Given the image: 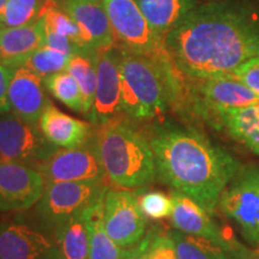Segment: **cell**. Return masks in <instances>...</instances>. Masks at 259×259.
<instances>
[{
	"instance_id": "836d02e7",
	"label": "cell",
	"mask_w": 259,
	"mask_h": 259,
	"mask_svg": "<svg viewBox=\"0 0 259 259\" xmlns=\"http://www.w3.org/2000/svg\"><path fill=\"white\" fill-rule=\"evenodd\" d=\"M149 242V235L148 233L145 234L143 240L135 245L134 247H130L126 251V253L122 259H144L145 251H147V246Z\"/></svg>"
},
{
	"instance_id": "4fadbf2b",
	"label": "cell",
	"mask_w": 259,
	"mask_h": 259,
	"mask_svg": "<svg viewBox=\"0 0 259 259\" xmlns=\"http://www.w3.org/2000/svg\"><path fill=\"white\" fill-rule=\"evenodd\" d=\"M36 169L46 184L70 183V181H96L106 183L107 178L90 144L76 149H58Z\"/></svg>"
},
{
	"instance_id": "7402d4cb",
	"label": "cell",
	"mask_w": 259,
	"mask_h": 259,
	"mask_svg": "<svg viewBox=\"0 0 259 259\" xmlns=\"http://www.w3.org/2000/svg\"><path fill=\"white\" fill-rule=\"evenodd\" d=\"M89 209L61 223L53 231L59 259H89Z\"/></svg>"
},
{
	"instance_id": "52a82bcc",
	"label": "cell",
	"mask_w": 259,
	"mask_h": 259,
	"mask_svg": "<svg viewBox=\"0 0 259 259\" xmlns=\"http://www.w3.org/2000/svg\"><path fill=\"white\" fill-rule=\"evenodd\" d=\"M58 149L42 135L38 124L12 112L0 113V160L36 168Z\"/></svg>"
},
{
	"instance_id": "d6a6232c",
	"label": "cell",
	"mask_w": 259,
	"mask_h": 259,
	"mask_svg": "<svg viewBox=\"0 0 259 259\" xmlns=\"http://www.w3.org/2000/svg\"><path fill=\"white\" fill-rule=\"evenodd\" d=\"M14 67L0 63V113L11 112L8 99V89Z\"/></svg>"
},
{
	"instance_id": "d6986e66",
	"label": "cell",
	"mask_w": 259,
	"mask_h": 259,
	"mask_svg": "<svg viewBox=\"0 0 259 259\" xmlns=\"http://www.w3.org/2000/svg\"><path fill=\"white\" fill-rule=\"evenodd\" d=\"M45 42L42 17L22 27L4 28L0 37V63L10 67L22 66L32 53L45 46Z\"/></svg>"
},
{
	"instance_id": "603a6c76",
	"label": "cell",
	"mask_w": 259,
	"mask_h": 259,
	"mask_svg": "<svg viewBox=\"0 0 259 259\" xmlns=\"http://www.w3.org/2000/svg\"><path fill=\"white\" fill-rule=\"evenodd\" d=\"M213 120L235 141L259 155V105L220 112Z\"/></svg>"
},
{
	"instance_id": "484cf974",
	"label": "cell",
	"mask_w": 259,
	"mask_h": 259,
	"mask_svg": "<svg viewBox=\"0 0 259 259\" xmlns=\"http://www.w3.org/2000/svg\"><path fill=\"white\" fill-rule=\"evenodd\" d=\"M67 71L78 83L83 96V113L87 115L92 109L96 93L97 72L95 54H73L70 58Z\"/></svg>"
},
{
	"instance_id": "2e32d148",
	"label": "cell",
	"mask_w": 259,
	"mask_h": 259,
	"mask_svg": "<svg viewBox=\"0 0 259 259\" xmlns=\"http://www.w3.org/2000/svg\"><path fill=\"white\" fill-rule=\"evenodd\" d=\"M59 4L78 24L90 50L115 47V37L103 0H59Z\"/></svg>"
},
{
	"instance_id": "f1b7e54d",
	"label": "cell",
	"mask_w": 259,
	"mask_h": 259,
	"mask_svg": "<svg viewBox=\"0 0 259 259\" xmlns=\"http://www.w3.org/2000/svg\"><path fill=\"white\" fill-rule=\"evenodd\" d=\"M70 58V56L63 52L53 50L48 46H42L29 57V59L24 63V66L45 79L51 74L66 70Z\"/></svg>"
},
{
	"instance_id": "d590c367",
	"label": "cell",
	"mask_w": 259,
	"mask_h": 259,
	"mask_svg": "<svg viewBox=\"0 0 259 259\" xmlns=\"http://www.w3.org/2000/svg\"><path fill=\"white\" fill-rule=\"evenodd\" d=\"M3 30H4V25L0 23V37H2V32H3Z\"/></svg>"
},
{
	"instance_id": "5b68a950",
	"label": "cell",
	"mask_w": 259,
	"mask_h": 259,
	"mask_svg": "<svg viewBox=\"0 0 259 259\" xmlns=\"http://www.w3.org/2000/svg\"><path fill=\"white\" fill-rule=\"evenodd\" d=\"M115 46L150 58L161 71L173 67L163 38L154 30L136 0H103Z\"/></svg>"
},
{
	"instance_id": "8d00e7d4",
	"label": "cell",
	"mask_w": 259,
	"mask_h": 259,
	"mask_svg": "<svg viewBox=\"0 0 259 259\" xmlns=\"http://www.w3.org/2000/svg\"><path fill=\"white\" fill-rule=\"evenodd\" d=\"M251 259H259V255H258V257H254V258H251Z\"/></svg>"
},
{
	"instance_id": "4316f807",
	"label": "cell",
	"mask_w": 259,
	"mask_h": 259,
	"mask_svg": "<svg viewBox=\"0 0 259 259\" xmlns=\"http://www.w3.org/2000/svg\"><path fill=\"white\" fill-rule=\"evenodd\" d=\"M45 85L58 101L74 112L83 113V96L77 80L67 70L53 73L44 79Z\"/></svg>"
},
{
	"instance_id": "e575fe53",
	"label": "cell",
	"mask_w": 259,
	"mask_h": 259,
	"mask_svg": "<svg viewBox=\"0 0 259 259\" xmlns=\"http://www.w3.org/2000/svg\"><path fill=\"white\" fill-rule=\"evenodd\" d=\"M6 4H8V0H0V23H2L3 16H4Z\"/></svg>"
},
{
	"instance_id": "277c9868",
	"label": "cell",
	"mask_w": 259,
	"mask_h": 259,
	"mask_svg": "<svg viewBox=\"0 0 259 259\" xmlns=\"http://www.w3.org/2000/svg\"><path fill=\"white\" fill-rule=\"evenodd\" d=\"M118 52L120 76V107L135 120H151L166 112L169 96L163 74L150 58L120 46Z\"/></svg>"
},
{
	"instance_id": "9c48e42d",
	"label": "cell",
	"mask_w": 259,
	"mask_h": 259,
	"mask_svg": "<svg viewBox=\"0 0 259 259\" xmlns=\"http://www.w3.org/2000/svg\"><path fill=\"white\" fill-rule=\"evenodd\" d=\"M103 223L112 240L122 248L134 247L147 234V216L137 197L127 190L108 187L103 199Z\"/></svg>"
},
{
	"instance_id": "30bf717a",
	"label": "cell",
	"mask_w": 259,
	"mask_h": 259,
	"mask_svg": "<svg viewBox=\"0 0 259 259\" xmlns=\"http://www.w3.org/2000/svg\"><path fill=\"white\" fill-rule=\"evenodd\" d=\"M189 80V94L193 105L205 116H215L228 109L258 106L259 96L240 80L229 74Z\"/></svg>"
},
{
	"instance_id": "8fae6325",
	"label": "cell",
	"mask_w": 259,
	"mask_h": 259,
	"mask_svg": "<svg viewBox=\"0 0 259 259\" xmlns=\"http://www.w3.org/2000/svg\"><path fill=\"white\" fill-rule=\"evenodd\" d=\"M0 259H59V252L53 235L14 218L0 221Z\"/></svg>"
},
{
	"instance_id": "3957f363",
	"label": "cell",
	"mask_w": 259,
	"mask_h": 259,
	"mask_svg": "<svg viewBox=\"0 0 259 259\" xmlns=\"http://www.w3.org/2000/svg\"><path fill=\"white\" fill-rule=\"evenodd\" d=\"M90 144L116 189L147 186L156 178V164L148 138L120 115L95 126Z\"/></svg>"
},
{
	"instance_id": "9a60e30c",
	"label": "cell",
	"mask_w": 259,
	"mask_h": 259,
	"mask_svg": "<svg viewBox=\"0 0 259 259\" xmlns=\"http://www.w3.org/2000/svg\"><path fill=\"white\" fill-rule=\"evenodd\" d=\"M44 84V78L24 65L14 67L8 89L11 112L37 124L42 112L51 103Z\"/></svg>"
},
{
	"instance_id": "83f0119b",
	"label": "cell",
	"mask_w": 259,
	"mask_h": 259,
	"mask_svg": "<svg viewBox=\"0 0 259 259\" xmlns=\"http://www.w3.org/2000/svg\"><path fill=\"white\" fill-rule=\"evenodd\" d=\"M47 0H8L3 16L4 28L22 27L42 17Z\"/></svg>"
},
{
	"instance_id": "ba28073f",
	"label": "cell",
	"mask_w": 259,
	"mask_h": 259,
	"mask_svg": "<svg viewBox=\"0 0 259 259\" xmlns=\"http://www.w3.org/2000/svg\"><path fill=\"white\" fill-rule=\"evenodd\" d=\"M219 206L232 219L244 238L259 244V167H242L220 198Z\"/></svg>"
},
{
	"instance_id": "e0dca14e",
	"label": "cell",
	"mask_w": 259,
	"mask_h": 259,
	"mask_svg": "<svg viewBox=\"0 0 259 259\" xmlns=\"http://www.w3.org/2000/svg\"><path fill=\"white\" fill-rule=\"evenodd\" d=\"M42 135L60 149H76L87 145L93 137V124L73 118L50 103L38 119Z\"/></svg>"
},
{
	"instance_id": "4dcf8cb0",
	"label": "cell",
	"mask_w": 259,
	"mask_h": 259,
	"mask_svg": "<svg viewBox=\"0 0 259 259\" xmlns=\"http://www.w3.org/2000/svg\"><path fill=\"white\" fill-rule=\"evenodd\" d=\"M149 242L144 259H178L176 246L171 240L169 232L163 233L160 229L148 232Z\"/></svg>"
},
{
	"instance_id": "ffe728a7",
	"label": "cell",
	"mask_w": 259,
	"mask_h": 259,
	"mask_svg": "<svg viewBox=\"0 0 259 259\" xmlns=\"http://www.w3.org/2000/svg\"><path fill=\"white\" fill-rule=\"evenodd\" d=\"M169 235L176 246L178 259H245L246 248L235 244H222L209 239L170 231Z\"/></svg>"
},
{
	"instance_id": "1f68e13d",
	"label": "cell",
	"mask_w": 259,
	"mask_h": 259,
	"mask_svg": "<svg viewBox=\"0 0 259 259\" xmlns=\"http://www.w3.org/2000/svg\"><path fill=\"white\" fill-rule=\"evenodd\" d=\"M233 78L240 80L246 87H248L255 95L259 96V58H254L236 67L229 73Z\"/></svg>"
},
{
	"instance_id": "6da1fadb",
	"label": "cell",
	"mask_w": 259,
	"mask_h": 259,
	"mask_svg": "<svg viewBox=\"0 0 259 259\" xmlns=\"http://www.w3.org/2000/svg\"><path fill=\"white\" fill-rule=\"evenodd\" d=\"M163 42L185 78L226 76L259 58V8L248 0H209L181 19Z\"/></svg>"
},
{
	"instance_id": "ac0fdd59",
	"label": "cell",
	"mask_w": 259,
	"mask_h": 259,
	"mask_svg": "<svg viewBox=\"0 0 259 259\" xmlns=\"http://www.w3.org/2000/svg\"><path fill=\"white\" fill-rule=\"evenodd\" d=\"M171 200L173 210L170 213V221L177 231L202 236L222 244L235 245L234 241L227 238L221 227L213 221L211 213L202 208L198 203L178 192L173 193Z\"/></svg>"
},
{
	"instance_id": "f546056e",
	"label": "cell",
	"mask_w": 259,
	"mask_h": 259,
	"mask_svg": "<svg viewBox=\"0 0 259 259\" xmlns=\"http://www.w3.org/2000/svg\"><path fill=\"white\" fill-rule=\"evenodd\" d=\"M139 206L147 218L151 220H161L170 216L173 210L171 197L160 192V191H148L137 197Z\"/></svg>"
},
{
	"instance_id": "44dd1931",
	"label": "cell",
	"mask_w": 259,
	"mask_h": 259,
	"mask_svg": "<svg viewBox=\"0 0 259 259\" xmlns=\"http://www.w3.org/2000/svg\"><path fill=\"white\" fill-rule=\"evenodd\" d=\"M209 0H136L145 18L162 38L192 10Z\"/></svg>"
},
{
	"instance_id": "7c38bea8",
	"label": "cell",
	"mask_w": 259,
	"mask_h": 259,
	"mask_svg": "<svg viewBox=\"0 0 259 259\" xmlns=\"http://www.w3.org/2000/svg\"><path fill=\"white\" fill-rule=\"evenodd\" d=\"M46 181L36 168L0 160V212L31 209L41 198Z\"/></svg>"
},
{
	"instance_id": "5bb4252c",
	"label": "cell",
	"mask_w": 259,
	"mask_h": 259,
	"mask_svg": "<svg viewBox=\"0 0 259 259\" xmlns=\"http://www.w3.org/2000/svg\"><path fill=\"white\" fill-rule=\"evenodd\" d=\"M97 83L95 99L85 116L94 126H100L120 115V76L115 47L96 52Z\"/></svg>"
},
{
	"instance_id": "d4e9b609",
	"label": "cell",
	"mask_w": 259,
	"mask_h": 259,
	"mask_svg": "<svg viewBox=\"0 0 259 259\" xmlns=\"http://www.w3.org/2000/svg\"><path fill=\"white\" fill-rule=\"evenodd\" d=\"M42 18H44L45 30L67 37L79 47L83 54H95L97 52L90 50L87 46L78 24L61 8L59 2L47 0L44 11H42Z\"/></svg>"
},
{
	"instance_id": "8992f818",
	"label": "cell",
	"mask_w": 259,
	"mask_h": 259,
	"mask_svg": "<svg viewBox=\"0 0 259 259\" xmlns=\"http://www.w3.org/2000/svg\"><path fill=\"white\" fill-rule=\"evenodd\" d=\"M106 183L70 181L46 184L41 198L35 204V213L48 232L61 223L78 216L105 197L108 190Z\"/></svg>"
},
{
	"instance_id": "7a4b0ae2",
	"label": "cell",
	"mask_w": 259,
	"mask_h": 259,
	"mask_svg": "<svg viewBox=\"0 0 259 259\" xmlns=\"http://www.w3.org/2000/svg\"><path fill=\"white\" fill-rule=\"evenodd\" d=\"M148 141L158 179L212 215L240 162L193 127L167 122L156 126Z\"/></svg>"
},
{
	"instance_id": "cb8c5ba5",
	"label": "cell",
	"mask_w": 259,
	"mask_h": 259,
	"mask_svg": "<svg viewBox=\"0 0 259 259\" xmlns=\"http://www.w3.org/2000/svg\"><path fill=\"white\" fill-rule=\"evenodd\" d=\"M103 199L90 206V257L89 259H122L127 248H122L112 240L103 223Z\"/></svg>"
}]
</instances>
